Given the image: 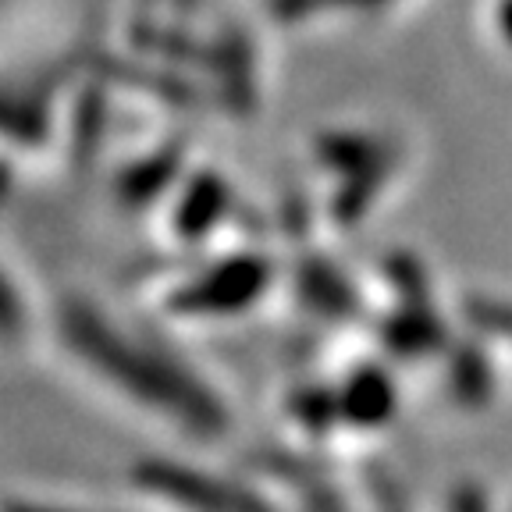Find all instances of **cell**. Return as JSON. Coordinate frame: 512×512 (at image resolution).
<instances>
[{
	"label": "cell",
	"mask_w": 512,
	"mask_h": 512,
	"mask_svg": "<svg viewBox=\"0 0 512 512\" xmlns=\"http://www.w3.org/2000/svg\"><path fill=\"white\" fill-rule=\"evenodd\" d=\"M61 331L64 342L72 345L89 367L111 377L118 388L136 395L139 402H150V406L178 416L192 431L221 427V406L196 377L185 374V367L168 360L164 352L150 349L146 342L139 345L136 338L118 331L96 306L68 303L61 313Z\"/></svg>",
	"instance_id": "cell-1"
},
{
	"label": "cell",
	"mask_w": 512,
	"mask_h": 512,
	"mask_svg": "<svg viewBox=\"0 0 512 512\" xmlns=\"http://www.w3.org/2000/svg\"><path fill=\"white\" fill-rule=\"evenodd\" d=\"M271 285V264L264 256L242 253L232 260L207 267L175 296V310L189 317H224V313L246 310L249 303L264 296Z\"/></svg>",
	"instance_id": "cell-2"
},
{
	"label": "cell",
	"mask_w": 512,
	"mask_h": 512,
	"mask_svg": "<svg viewBox=\"0 0 512 512\" xmlns=\"http://www.w3.org/2000/svg\"><path fill=\"white\" fill-rule=\"evenodd\" d=\"M392 409H395V388L388 381V374H381L377 367H360L345 381L342 392H338V416L349 420V424L374 427L381 420H388Z\"/></svg>",
	"instance_id": "cell-3"
},
{
	"label": "cell",
	"mask_w": 512,
	"mask_h": 512,
	"mask_svg": "<svg viewBox=\"0 0 512 512\" xmlns=\"http://www.w3.org/2000/svg\"><path fill=\"white\" fill-rule=\"evenodd\" d=\"M228 210V189L217 175H200L178 203L175 228L182 239H203Z\"/></svg>",
	"instance_id": "cell-4"
},
{
	"label": "cell",
	"mask_w": 512,
	"mask_h": 512,
	"mask_svg": "<svg viewBox=\"0 0 512 512\" xmlns=\"http://www.w3.org/2000/svg\"><path fill=\"white\" fill-rule=\"evenodd\" d=\"M384 342L402 356H420V352H431L441 345V324L431 310L424 313V303H406L402 313H395L384 324Z\"/></svg>",
	"instance_id": "cell-5"
},
{
	"label": "cell",
	"mask_w": 512,
	"mask_h": 512,
	"mask_svg": "<svg viewBox=\"0 0 512 512\" xmlns=\"http://www.w3.org/2000/svg\"><path fill=\"white\" fill-rule=\"evenodd\" d=\"M299 288H303V296L310 299V303L324 306L331 317H349V310L356 306L352 288L345 285V278H338L331 267L310 264L303 274H299Z\"/></svg>",
	"instance_id": "cell-6"
},
{
	"label": "cell",
	"mask_w": 512,
	"mask_h": 512,
	"mask_svg": "<svg viewBox=\"0 0 512 512\" xmlns=\"http://www.w3.org/2000/svg\"><path fill=\"white\" fill-rule=\"evenodd\" d=\"M470 317L477 320L484 331H491V335L512 338V306L509 303H498V299H473Z\"/></svg>",
	"instance_id": "cell-7"
},
{
	"label": "cell",
	"mask_w": 512,
	"mask_h": 512,
	"mask_svg": "<svg viewBox=\"0 0 512 512\" xmlns=\"http://www.w3.org/2000/svg\"><path fill=\"white\" fill-rule=\"evenodd\" d=\"M498 32L512 43V0H502V8H498Z\"/></svg>",
	"instance_id": "cell-8"
}]
</instances>
